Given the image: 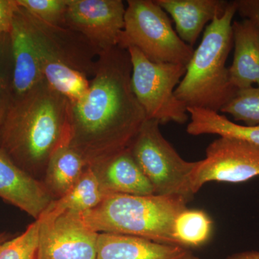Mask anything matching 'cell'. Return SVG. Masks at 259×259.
I'll use <instances>...</instances> for the list:
<instances>
[{"label":"cell","instance_id":"cell-1","mask_svg":"<svg viewBox=\"0 0 259 259\" xmlns=\"http://www.w3.org/2000/svg\"><path fill=\"white\" fill-rule=\"evenodd\" d=\"M131 74L127 49L102 51L88 92L70 104L69 145L89 166L128 148L147 120L131 88Z\"/></svg>","mask_w":259,"mask_h":259},{"label":"cell","instance_id":"cell-2","mask_svg":"<svg viewBox=\"0 0 259 259\" xmlns=\"http://www.w3.org/2000/svg\"><path fill=\"white\" fill-rule=\"evenodd\" d=\"M70 103L42 81L12 98L0 127V148L17 166L44 179L52 155L69 141Z\"/></svg>","mask_w":259,"mask_h":259},{"label":"cell","instance_id":"cell-3","mask_svg":"<svg viewBox=\"0 0 259 259\" xmlns=\"http://www.w3.org/2000/svg\"><path fill=\"white\" fill-rule=\"evenodd\" d=\"M236 13V1L230 2L224 14L215 17L206 27L202 41L175 92L187 108L221 112L238 90L231 84L226 67L233 47L232 24Z\"/></svg>","mask_w":259,"mask_h":259},{"label":"cell","instance_id":"cell-4","mask_svg":"<svg viewBox=\"0 0 259 259\" xmlns=\"http://www.w3.org/2000/svg\"><path fill=\"white\" fill-rule=\"evenodd\" d=\"M187 203L183 197L176 195L111 194L95 208L79 214L87 226L99 233L177 245L173 225L177 215L187 208Z\"/></svg>","mask_w":259,"mask_h":259},{"label":"cell","instance_id":"cell-5","mask_svg":"<svg viewBox=\"0 0 259 259\" xmlns=\"http://www.w3.org/2000/svg\"><path fill=\"white\" fill-rule=\"evenodd\" d=\"M118 47L136 48L153 62L185 66L194 51L177 35L166 12L152 0L127 1Z\"/></svg>","mask_w":259,"mask_h":259},{"label":"cell","instance_id":"cell-6","mask_svg":"<svg viewBox=\"0 0 259 259\" xmlns=\"http://www.w3.org/2000/svg\"><path fill=\"white\" fill-rule=\"evenodd\" d=\"M158 120L147 119L129 147L155 194L194 198L191 179L197 161H185L163 137Z\"/></svg>","mask_w":259,"mask_h":259},{"label":"cell","instance_id":"cell-7","mask_svg":"<svg viewBox=\"0 0 259 259\" xmlns=\"http://www.w3.org/2000/svg\"><path fill=\"white\" fill-rule=\"evenodd\" d=\"M132 74L131 88L147 119L185 124L189 119L185 105L175 96L187 66L148 60L137 49L128 48Z\"/></svg>","mask_w":259,"mask_h":259},{"label":"cell","instance_id":"cell-8","mask_svg":"<svg viewBox=\"0 0 259 259\" xmlns=\"http://www.w3.org/2000/svg\"><path fill=\"white\" fill-rule=\"evenodd\" d=\"M38 55L44 76L61 69L93 77L100 51L79 32L67 27L54 26L20 8Z\"/></svg>","mask_w":259,"mask_h":259},{"label":"cell","instance_id":"cell-9","mask_svg":"<svg viewBox=\"0 0 259 259\" xmlns=\"http://www.w3.org/2000/svg\"><path fill=\"white\" fill-rule=\"evenodd\" d=\"M259 177V146L233 138L220 137L206 148L191 179L196 194L211 182L241 183Z\"/></svg>","mask_w":259,"mask_h":259},{"label":"cell","instance_id":"cell-10","mask_svg":"<svg viewBox=\"0 0 259 259\" xmlns=\"http://www.w3.org/2000/svg\"><path fill=\"white\" fill-rule=\"evenodd\" d=\"M37 259H97L100 233L87 226L79 213L40 217Z\"/></svg>","mask_w":259,"mask_h":259},{"label":"cell","instance_id":"cell-11","mask_svg":"<svg viewBox=\"0 0 259 259\" xmlns=\"http://www.w3.org/2000/svg\"><path fill=\"white\" fill-rule=\"evenodd\" d=\"M125 8L122 0H69L65 25L79 32L101 53L119 45Z\"/></svg>","mask_w":259,"mask_h":259},{"label":"cell","instance_id":"cell-12","mask_svg":"<svg viewBox=\"0 0 259 259\" xmlns=\"http://www.w3.org/2000/svg\"><path fill=\"white\" fill-rule=\"evenodd\" d=\"M0 197L37 220L54 200L41 181L24 171L0 148Z\"/></svg>","mask_w":259,"mask_h":259},{"label":"cell","instance_id":"cell-13","mask_svg":"<svg viewBox=\"0 0 259 259\" xmlns=\"http://www.w3.org/2000/svg\"><path fill=\"white\" fill-rule=\"evenodd\" d=\"M9 35L13 61L12 98H15L28 93L45 79L36 48L23 12L18 5L13 16Z\"/></svg>","mask_w":259,"mask_h":259},{"label":"cell","instance_id":"cell-14","mask_svg":"<svg viewBox=\"0 0 259 259\" xmlns=\"http://www.w3.org/2000/svg\"><path fill=\"white\" fill-rule=\"evenodd\" d=\"M97 259H199L189 248L131 236L102 233Z\"/></svg>","mask_w":259,"mask_h":259},{"label":"cell","instance_id":"cell-15","mask_svg":"<svg viewBox=\"0 0 259 259\" xmlns=\"http://www.w3.org/2000/svg\"><path fill=\"white\" fill-rule=\"evenodd\" d=\"M107 194L146 196L154 194L150 181L131 154L129 148L115 156L89 166Z\"/></svg>","mask_w":259,"mask_h":259},{"label":"cell","instance_id":"cell-16","mask_svg":"<svg viewBox=\"0 0 259 259\" xmlns=\"http://www.w3.org/2000/svg\"><path fill=\"white\" fill-rule=\"evenodd\" d=\"M171 15L177 35L193 47L204 26L215 17H221L229 5L226 0H155Z\"/></svg>","mask_w":259,"mask_h":259},{"label":"cell","instance_id":"cell-17","mask_svg":"<svg viewBox=\"0 0 259 259\" xmlns=\"http://www.w3.org/2000/svg\"><path fill=\"white\" fill-rule=\"evenodd\" d=\"M234 56L228 67L230 81L236 90L259 87V29L250 19L233 21Z\"/></svg>","mask_w":259,"mask_h":259},{"label":"cell","instance_id":"cell-18","mask_svg":"<svg viewBox=\"0 0 259 259\" xmlns=\"http://www.w3.org/2000/svg\"><path fill=\"white\" fill-rule=\"evenodd\" d=\"M88 166L78 151L65 144L49 159L42 184L54 199L61 198L74 187Z\"/></svg>","mask_w":259,"mask_h":259},{"label":"cell","instance_id":"cell-19","mask_svg":"<svg viewBox=\"0 0 259 259\" xmlns=\"http://www.w3.org/2000/svg\"><path fill=\"white\" fill-rule=\"evenodd\" d=\"M190 122L187 132L192 136L214 134L220 137L233 138L259 146V125L246 126L232 122L219 112L197 107H189Z\"/></svg>","mask_w":259,"mask_h":259},{"label":"cell","instance_id":"cell-20","mask_svg":"<svg viewBox=\"0 0 259 259\" xmlns=\"http://www.w3.org/2000/svg\"><path fill=\"white\" fill-rule=\"evenodd\" d=\"M107 196L93 168L88 166L74 187L62 197L54 200L45 212L54 214L88 212L95 208Z\"/></svg>","mask_w":259,"mask_h":259},{"label":"cell","instance_id":"cell-21","mask_svg":"<svg viewBox=\"0 0 259 259\" xmlns=\"http://www.w3.org/2000/svg\"><path fill=\"white\" fill-rule=\"evenodd\" d=\"M212 221L208 214L200 209H185L177 215L173 225V237L177 245L195 248L209 241Z\"/></svg>","mask_w":259,"mask_h":259},{"label":"cell","instance_id":"cell-22","mask_svg":"<svg viewBox=\"0 0 259 259\" xmlns=\"http://www.w3.org/2000/svg\"><path fill=\"white\" fill-rule=\"evenodd\" d=\"M235 121L246 126L259 125V87L238 90L233 98L221 109Z\"/></svg>","mask_w":259,"mask_h":259},{"label":"cell","instance_id":"cell-23","mask_svg":"<svg viewBox=\"0 0 259 259\" xmlns=\"http://www.w3.org/2000/svg\"><path fill=\"white\" fill-rule=\"evenodd\" d=\"M40 218L31 223L20 236L0 244V259H37Z\"/></svg>","mask_w":259,"mask_h":259},{"label":"cell","instance_id":"cell-24","mask_svg":"<svg viewBox=\"0 0 259 259\" xmlns=\"http://www.w3.org/2000/svg\"><path fill=\"white\" fill-rule=\"evenodd\" d=\"M13 61L9 33L0 35V127L13 97Z\"/></svg>","mask_w":259,"mask_h":259},{"label":"cell","instance_id":"cell-25","mask_svg":"<svg viewBox=\"0 0 259 259\" xmlns=\"http://www.w3.org/2000/svg\"><path fill=\"white\" fill-rule=\"evenodd\" d=\"M20 8L49 25L66 27L69 0H15Z\"/></svg>","mask_w":259,"mask_h":259},{"label":"cell","instance_id":"cell-26","mask_svg":"<svg viewBox=\"0 0 259 259\" xmlns=\"http://www.w3.org/2000/svg\"><path fill=\"white\" fill-rule=\"evenodd\" d=\"M17 7L15 0H0V35L9 33Z\"/></svg>","mask_w":259,"mask_h":259},{"label":"cell","instance_id":"cell-27","mask_svg":"<svg viewBox=\"0 0 259 259\" xmlns=\"http://www.w3.org/2000/svg\"><path fill=\"white\" fill-rule=\"evenodd\" d=\"M237 13L253 20L259 29V0H237Z\"/></svg>","mask_w":259,"mask_h":259},{"label":"cell","instance_id":"cell-28","mask_svg":"<svg viewBox=\"0 0 259 259\" xmlns=\"http://www.w3.org/2000/svg\"><path fill=\"white\" fill-rule=\"evenodd\" d=\"M226 259H259L258 250H247L230 255Z\"/></svg>","mask_w":259,"mask_h":259},{"label":"cell","instance_id":"cell-29","mask_svg":"<svg viewBox=\"0 0 259 259\" xmlns=\"http://www.w3.org/2000/svg\"><path fill=\"white\" fill-rule=\"evenodd\" d=\"M5 241H7V235L0 234V244Z\"/></svg>","mask_w":259,"mask_h":259}]
</instances>
